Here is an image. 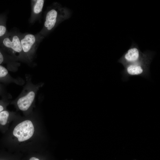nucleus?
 Segmentation results:
<instances>
[{"label": "nucleus", "instance_id": "nucleus-12", "mask_svg": "<svg viewBox=\"0 0 160 160\" xmlns=\"http://www.w3.org/2000/svg\"><path fill=\"white\" fill-rule=\"evenodd\" d=\"M4 60V57L0 49V65L2 63Z\"/></svg>", "mask_w": 160, "mask_h": 160}, {"label": "nucleus", "instance_id": "nucleus-10", "mask_svg": "<svg viewBox=\"0 0 160 160\" xmlns=\"http://www.w3.org/2000/svg\"><path fill=\"white\" fill-rule=\"evenodd\" d=\"M9 113L7 111L0 112V126L5 125L8 121Z\"/></svg>", "mask_w": 160, "mask_h": 160}, {"label": "nucleus", "instance_id": "nucleus-2", "mask_svg": "<svg viewBox=\"0 0 160 160\" xmlns=\"http://www.w3.org/2000/svg\"><path fill=\"white\" fill-rule=\"evenodd\" d=\"M0 46L12 55L24 57L20 42V34L16 32L8 33L0 38Z\"/></svg>", "mask_w": 160, "mask_h": 160}, {"label": "nucleus", "instance_id": "nucleus-13", "mask_svg": "<svg viewBox=\"0 0 160 160\" xmlns=\"http://www.w3.org/2000/svg\"><path fill=\"white\" fill-rule=\"evenodd\" d=\"M29 160H40L37 158H36L34 157H31L29 159Z\"/></svg>", "mask_w": 160, "mask_h": 160}, {"label": "nucleus", "instance_id": "nucleus-9", "mask_svg": "<svg viewBox=\"0 0 160 160\" xmlns=\"http://www.w3.org/2000/svg\"><path fill=\"white\" fill-rule=\"evenodd\" d=\"M6 25V17L3 15H0V38L8 33Z\"/></svg>", "mask_w": 160, "mask_h": 160}, {"label": "nucleus", "instance_id": "nucleus-7", "mask_svg": "<svg viewBox=\"0 0 160 160\" xmlns=\"http://www.w3.org/2000/svg\"><path fill=\"white\" fill-rule=\"evenodd\" d=\"M44 1L34 0L31 1V12L30 19L31 23H34L37 20L39 16L42 11Z\"/></svg>", "mask_w": 160, "mask_h": 160}, {"label": "nucleus", "instance_id": "nucleus-14", "mask_svg": "<svg viewBox=\"0 0 160 160\" xmlns=\"http://www.w3.org/2000/svg\"><path fill=\"white\" fill-rule=\"evenodd\" d=\"M4 109V107L2 105H0V112L3 111Z\"/></svg>", "mask_w": 160, "mask_h": 160}, {"label": "nucleus", "instance_id": "nucleus-8", "mask_svg": "<svg viewBox=\"0 0 160 160\" xmlns=\"http://www.w3.org/2000/svg\"><path fill=\"white\" fill-rule=\"evenodd\" d=\"M57 13L54 9L49 11L46 15L44 26L48 30H51L55 25Z\"/></svg>", "mask_w": 160, "mask_h": 160}, {"label": "nucleus", "instance_id": "nucleus-6", "mask_svg": "<svg viewBox=\"0 0 160 160\" xmlns=\"http://www.w3.org/2000/svg\"><path fill=\"white\" fill-rule=\"evenodd\" d=\"M34 90L30 89L19 98L17 104L19 109L23 111H27L33 102L36 97Z\"/></svg>", "mask_w": 160, "mask_h": 160}, {"label": "nucleus", "instance_id": "nucleus-5", "mask_svg": "<svg viewBox=\"0 0 160 160\" xmlns=\"http://www.w3.org/2000/svg\"><path fill=\"white\" fill-rule=\"evenodd\" d=\"M145 53L142 52L137 44L133 42L130 47L119 60V62L124 66L136 62L144 56Z\"/></svg>", "mask_w": 160, "mask_h": 160}, {"label": "nucleus", "instance_id": "nucleus-4", "mask_svg": "<svg viewBox=\"0 0 160 160\" xmlns=\"http://www.w3.org/2000/svg\"><path fill=\"white\" fill-rule=\"evenodd\" d=\"M34 127L32 122L26 120L17 125L14 128L13 134L20 142H24L30 139L33 135Z\"/></svg>", "mask_w": 160, "mask_h": 160}, {"label": "nucleus", "instance_id": "nucleus-3", "mask_svg": "<svg viewBox=\"0 0 160 160\" xmlns=\"http://www.w3.org/2000/svg\"><path fill=\"white\" fill-rule=\"evenodd\" d=\"M39 34L29 33L20 34V42L24 57L31 59L40 41Z\"/></svg>", "mask_w": 160, "mask_h": 160}, {"label": "nucleus", "instance_id": "nucleus-1", "mask_svg": "<svg viewBox=\"0 0 160 160\" xmlns=\"http://www.w3.org/2000/svg\"><path fill=\"white\" fill-rule=\"evenodd\" d=\"M144 53V56L139 61L124 66V72L126 75L140 76L147 75L153 53L149 51H145Z\"/></svg>", "mask_w": 160, "mask_h": 160}, {"label": "nucleus", "instance_id": "nucleus-11", "mask_svg": "<svg viewBox=\"0 0 160 160\" xmlns=\"http://www.w3.org/2000/svg\"><path fill=\"white\" fill-rule=\"evenodd\" d=\"M8 74V70L3 66L0 65V78L5 77Z\"/></svg>", "mask_w": 160, "mask_h": 160}]
</instances>
